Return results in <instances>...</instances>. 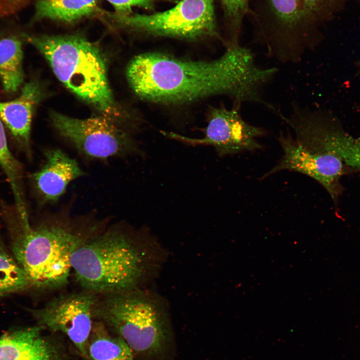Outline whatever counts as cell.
<instances>
[{"instance_id": "4fadbf2b", "label": "cell", "mask_w": 360, "mask_h": 360, "mask_svg": "<svg viewBox=\"0 0 360 360\" xmlns=\"http://www.w3.org/2000/svg\"><path fill=\"white\" fill-rule=\"evenodd\" d=\"M41 96L40 84L36 80H31L23 86L18 97L11 101L0 102L2 122L28 153L32 114Z\"/></svg>"}, {"instance_id": "5b68a950", "label": "cell", "mask_w": 360, "mask_h": 360, "mask_svg": "<svg viewBox=\"0 0 360 360\" xmlns=\"http://www.w3.org/2000/svg\"><path fill=\"white\" fill-rule=\"evenodd\" d=\"M94 320L122 338L146 360H170L174 340L167 312L140 289L98 296Z\"/></svg>"}, {"instance_id": "5bb4252c", "label": "cell", "mask_w": 360, "mask_h": 360, "mask_svg": "<svg viewBox=\"0 0 360 360\" xmlns=\"http://www.w3.org/2000/svg\"><path fill=\"white\" fill-rule=\"evenodd\" d=\"M88 353L89 360H134V352L126 342L118 335L110 334L98 320L93 324Z\"/></svg>"}, {"instance_id": "277c9868", "label": "cell", "mask_w": 360, "mask_h": 360, "mask_svg": "<svg viewBox=\"0 0 360 360\" xmlns=\"http://www.w3.org/2000/svg\"><path fill=\"white\" fill-rule=\"evenodd\" d=\"M22 36L44 56L56 77L70 92L112 120L120 116L104 58L95 44L77 35L22 34Z\"/></svg>"}, {"instance_id": "d6986e66", "label": "cell", "mask_w": 360, "mask_h": 360, "mask_svg": "<svg viewBox=\"0 0 360 360\" xmlns=\"http://www.w3.org/2000/svg\"><path fill=\"white\" fill-rule=\"evenodd\" d=\"M0 165L10 183L16 204H24L22 188V170L18 161L12 155L8 146L6 136L0 118Z\"/></svg>"}, {"instance_id": "ffe728a7", "label": "cell", "mask_w": 360, "mask_h": 360, "mask_svg": "<svg viewBox=\"0 0 360 360\" xmlns=\"http://www.w3.org/2000/svg\"><path fill=\"white\" fill-rule=\"evenodd\" d=\"M231 31L230 44H238L242 22L247 13L249 0H220Z\"/></svg>"}, {"instance_id": "ac0fdd59", "label": "cell", "mask_w": 360, "mask_h": 360, "mask_svg": "<svg viewBox=\"0 0 360 360\" xmlns=\"http://www.w3.org/2000/svg\"><path fill=\"white\" fill-rule=\"evenodd\" d=\"M30 288L28 278L12 254L8 252L0 234V296Z\"/></svg>"}, {"instance_id": "7c38bea8", "label": "cell", "mask_w": 360, "mask_h": 360, "mask_svg": "<svg viewBox=\"0 0 360 360\" xmlns=\"http://www.w3.org/2000/svg\"><path fill=\"white\" fill-rule=\"evenodd\" d=\"M40 325L22 328L0 336V360H60L55 346Z\"/></svg>"}, {"instance_id": "e0dca14e", "label": "cell", "mask_w": 360, "mask_h": 360, "mask_svg": "<svg viewBox=\"0 0 360 360\" xmlns=\"http://www.w3.org/2000/svg\"><path fill=\"white\" fill-rule=\"evenodd\" d=\"M320 144L326 152L335 154L344 164L360 169V138H354L344 132L335 122L324 128Z\"/></svg>"}, {"instance_id": "6da1fadb", "label": "cell", "mask_w": 360, "mask_h": 360, "mask_svg": "<svg viewBox=\"0 0 360 360\" xmlns=\"http://www.w3.org/2000/svg\"><path fill=\"white\" fill-rule=\"evenodd\" d=\"M262 68L254 52L240 44L228 46L218 58L208 61L180 60L158 52L135 56L126 76L134 92L142 98L163 104H180L206 96L224 94L234 104L254 102L268 106L262 90L278 72Z\"/></svg>"}, {"instance_id": "52a82bcc", "label": "cell", "mask_w": 360, "mask_h": 360, "mask_svg": "<svg viewBox=\"0 0 360 360\" xmlns=\"http://www.w3.org/2000/svg\"><path fill=\"white\" fill-rule=\"evenodd\" d=\"M51 118L58 132L88 157L106 159L140 152L126 134L104 116L79 119L52 112Z\"/></svg>"}, {"instance_id": "3957f363", "label": "cell", "mask_w": 360, "mask_h": 360, "mask_svg": "<svg viewBox=\"0 0 360 360\" xmlns=\"http://www.w3.org/2000/svg\"><path fill=\"white\" fill-rule=\"evenodd\" d=\"M140 236L117 224L102 228L73 254L72 270L82 290L98 296L140 289L148 270Z\"/></svg>"}, {"instance_id": "8992f818", "label": "cell", "mask_w": 360, "mask_h": 360, "mask_svg": "<svg viewBox=\"0 0 360 360\" xmlns=\"http://www.w3.org/2000/svg\"><path fill=\"white\" fill-rule=\"evenodd\" d=\"M108 16L120 25L155 36L196 40L216 34L214 0H180L170 10L151 14Z\"/></svg>"}, {"instance_id": "30bf717a", "label": "cell", "mask_w": 360, "mask_h": 360, "mask_svg": "<svg viewBox=\"0 0 360 360\" xmlns=\"http://www.w3.org/2000/svg\"><path fill=\"white\" fill-rule=\"evenodd\" d=\"M240 106L234 104L231 108H212L202 138H190L174 132H164V134L191 144L212 146L220 156L260 150L262 146L258 139L267 132L246 122Z\"/></svg>"}, {"instance_id": "8fae6325", "label": "cell", "mask_w": 360, "mask_h": 360, "mask_svg": "<svg viewBox=\"0 0 360 360\" xmlns=\"http://www.w3.org/2000/svg\"><path fill=\"white\" fill-rule=\"evenodd\" d=\"M44 165L32 175L36 189L43 202H56L68 184L84 173L74 159L58 149L46 152Z\"/></svg>"}, {"instance_id": "9a60e30c", "label": "cell", "mask_w": 360, "mask_h": 360, "mask_svg": "<svg viewBox=\"0 0 360 360\" xmlns=\"http://www.w3.org/2000/svg\"><path fill=\"white\" fill-rule=\"evenodd\" d=\"M23 52L20 37L0 38V80L8 92L18 90L24 81Z\"/></svg>"}, {"instance_id": "ba28073f", "label": "cell", "mask_w": 360, "mask_h": 360, "mask_svg": "<svg viewBox=\"0 0 360 360\" xmlns=\"http://www.w3.org/2000/svg\"><path fill=\"white\" fill-rule=\"evenodd\" d=\"M272 20L260 30L268 56L284 63H296L313 46L310 24L300 0H269Z\"/></svg>"}, {"instance_id": "7a4b0ae2", "label": "cell", "mask_w": 360, "mask_h": 360, "mask_svg": "<svg viewBox=\"0 0 360 360\" xmlns=\"http://www.w3.org/2000/svg\"><path fill=\"white\" fill-rule=\"evenodd\" d=\"M8 222L12 254L31 288L46 290L66 286L74 252L102 228L96 222L57 218L32 226L19 216Z\"/></svg>"}, {"instance_id": "44dd1931", "label": "cell", "mask_w": 360, "mask_h": 360, "mask_svg": "<svg viewBox=\"0 0 360 360\" xmlns=\"http://www.w3.org/2000/svg\"><path fill=\"white\" fill-rule=\"evenodd\" d=\"M114 8L116 14L120 15L130 14L132 8L139 6L151 8L154 4L160 0L176 1V0H106Z\"/></svg>"}, {"instance_id": "603a6c76", "label": "cell", "mask_w": 360, "mask_h": 360, "mask_svg": "<svg viewBox=\"0 0 360 360\" xmlns=\"http://www.w3.org/2000/svg\"><path fill=\"white\" fill-rule=\"evenodd\" d=\"M28 2V0H0V20L16 14Z\"/></svg>"}, {"instance_id": "9c48e42d", "label": "cell", "mask_w": 360, "mask_h": 360, "mask_svg": "<svg viewBox=\"0 0 360 360\" xmlns=\"http://www.w3.org/2000/svg\"><path fill=\"white\" fill-rule=\"evenodd\" d=\"M98 298V295L82 290L60 294L43 307L28 310L43 328L66 334L84 358L89 360L88 344Z\"/></svg>"}, {"instance_id": "7402d4cb", "label": "cell", "mask_w": 360, "mask_h": 360, "mask_svg": "<svg viewBox=\"0 0 360 360\" xmlns=\"http://www.w3.org/2000/svg\"><path fill=\"white\" fill-rule=\"evenodd\" d=\"M305 16L312 26L314 22L322 14L330 0H300Z\"/></svg>"}, {"instance_id": "2e32d148", "label": "cell", "mask_w": 360, "mask_h": 360, "mask_svg": "<svg viewBox=\"0 0 360 360\" xmlns=\"http://www.w3.org/2000/svg\"><path fill=\"white\" fill-rule=\"evenodd\" d=\"M96 0H38L32 20L44 18L73 22L96 10Z\"/></svg>"}]
</instances>
